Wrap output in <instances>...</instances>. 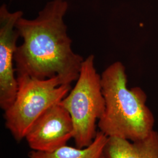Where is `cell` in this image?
<instances>
[{
	"label": "cell",
	"mask_w": 158,
	"mask_h": 158,
	"mask_svg": "<svg viewBox=\"0 0 158 158\" xmlns=\"http://www.w3.org/2000/svg\"><path fill=\"white\" fill-rule=\"evenodd\" d=\"M66 0L47 2L34 19L21 17L15 28L23 38L14 56L17 74L45 80L57 76L63 85L77 81L85 59L74 52L64 18Z\"/></svg>",
	"instance_id": "1"
},
{
	"label": "cell",
	"mask_w": 158,
	"mask_h": 158,
	"mask_svg": "<svg viewBox=\"0 0 158 158\" xmlns=\"http://www.w3.org/2000/svg\"><path fill=\"white\" fill-rule=\"evenodd\" d=\"M105 111L98 121L99 131L108 137L136 141L153 130L155 118L147 106V96L139 87L129 89L124 65L115 62L101 75Z\"/></svg>",
	"instance_id": "2"
},
{
	"label": "cell",
	"mask_w": 158,
	"mask_h": 158,
	"mask_svg": "<svg viewBox=\"0 0 158 158\" xmlns=\"http://www.w3.org/2000/svg\"><path fill=\"white\" fill-rule=\"evenodd\" d=\"M17 96L11 107L5 111L4 119L6 128L16 141H20L47 110L68 95L71 85H63L57 76L40 80L17 74Z\"/></svg>",
	"instance_id": "3"
},
{
	"label": "cell",
	"mask_w": 158,
	"mask_h": 158,
	"mask_svg": "<svg viewBox=\"0 0 158 158\" xmlns=\"http://www.w3.org/2000/svg\"><path fill=\"white\" fill-rule=\"evenodd\" d=\"M72 118L76 146L90 145L96 137V123L105 111L101 76L94 67V56L90 55L82 63L80 75L73 89L61 102Z\"/></svg>",
	"instance_id": "4"
},
{
	"label": "cell",
	"mask_w": 158,
	"mask_h": 158,
	"mask_svg": "<svg viewBox=\"0 0 158 158\" xmlns=\"http://www.w3.org/2000/svg\"><path fill=\"white\" fill-rule=\"evenodd\" d=\"M22 17V11L11 12L6 4L0 7V107L4 111L13 104L18 92L13 62L20 36L15 25Z\"/></svg>",
	"instance_id": "5"
},
{
	"label": "cell",
	"mask_w": 158,
	"mask_h": 158,
	"mask_svg": "<svg viewBox=\"0 0 158 158\" xmlns=\"http://www.w3.org/2000/svg\"><path fill=\"white\" fill-rule=\"evenodd\" d=\"M73 121L67 110L57 103L47 110L25 137L32 151L52 152L73 138Z\"/></svg>",
	"instance_id": "6"
},
{
	"label": "cell",
	"mask_w": 158,
	"mask_h": 158,
	"mask_svg": "<svg viewBox=\"0 0 158 158\" xmlns=\"http://www.w3.org/2000/svg\"><path fill=\"white\" fill-rule=\"evenodd\" d=\"M104 158H158V132L153 130L136 141L108 137Z\"/></svg>",
	"instance_id": "7"
},
{
	"label": "cell",
	"mask_w": 158,
	"mask_h": 158,
	"mask_svg": "<svg viewBox=\"0 0 158 158\" xmlns=\"http://www.w3.org/2000/svg\"><path fill=\"white\" fill-rule=\"evenodd\" d=\"M107 136L98 131L93 141L88 147L80 148L63 146L52 152L31 151L29 158H104Z\"/></svg>",
	"instance_id": "8"
}]
</instances>
